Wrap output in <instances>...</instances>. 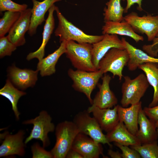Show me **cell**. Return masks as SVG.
<instances>
[{
	"label": "cell",
	"mask_w": 158,
	"mask_h": 158,
	"mask_svg": "<svg viewBox=\"0 0 158 158\" xmlns=\"http://www.w3.org/2000/svg\"><path fill=\"white\" fill-rule=\"evenodd\" d=\"M55 11L58 20V25L54 34L56 36L59 37L60 43L72 40L78 43L93 44L103 38V35H94L85 33L68 21L62 14L58 7L56 6Z\"/></svg>",
	"instance_id": "obj_1"
},
{
	"label": "cell",
	"mask_w": 158,
	"mask_h": 158,
	"mask_svg": "<svg viewBox=\"0 0 158 158\" xmlns=\"http://www.w3.org/2000/svg\"><path fill=\"white\" fill-rule=\"evenodd\" d=\"M92 44L89 43H78L72 40L66 41V57L77 70L87 71L97 70L92 61Z\"/></svg>",
	"instance_id": "obj_2"
},
{
	"label": "cell",
	"mask_w": 158,
	"mask_h": 158,
	"mask_svg": "<svg viewBox=\"0 0 158 158\" xmlns=\"http://www.w3.org/2000/svg\"><path fill=\"white\" fill-rule=\"evenodd\" d=\"M55 130L56 141L50 151L54 158H66L78 130L73 121H65L57 124Z\"/></svg>",
	"instance_id": "obj_3"
},
{
	"label": "cell",
	"mask_w": 158,
	"mask_h": 158,
	"mask_svg": "<svg viewBox=\"0 0 158 158\" xmlns=\"http://www.w3.org/2000/svg\"><path fill=\"white\" fill-rule=\"evenodd\" d=\"M121 86V106L127 107L129 105L138 103L144 95L150 84L145 74H140L132 79L128 76H124Z\"/></svg>",
	"instance_id": "obj_4"
},
{
	"label": "cell",
	"mask_w": 158,
	"mask_h": 158,
	"mask_svg": "<svg viewBox=\"0 0 158 158\" xmlns=\"http://www.w3.org/2000/svg\"><path fill=\"white\" fill-rule=\"evenodd\" d=\"M51 121L50 115L46 111L42 110L35 118L23 122V124L33 125L30 135L25 140V144H26L35 139L41 141L44 147L48 146L50 144L48 134L50 132H53L56 127Z\"/></svg>",
	"instance_id": "obj_5"
},
{
	"label": "cell",
	"mask_w": 158,
	"mask_h": 158,
	"mask_svg": "<svg viewBox=\"0 0 158 158\" xmlns=\"http://www.w3.org/2000/svg\"><path fill=\"white\" fill-rule=\"evenodd\" d=\"M68 74L73 81V87L75 90L84 93L92 105L93 100L91 95L97 85L100 78L104 74L100 70L94 71H87L69 69Z\"/></svg>",
	"instance_id": "obj_6"
},
{
	"label": "cell",
	"mask_w": 158,
	"mask_h": 158,
	"mask_svg": "<svg viewBox=\"0 0 158 158\" xmlns=\"http://www.w3.org/2000/svg\"><path fill=\"white\" fill-rule=\"evenodd\" d=\"M128 59V54L126 49L113 48L100 61L99 70L104 74L110 72L113 74V78L117 76L121 80L123 76V70L127 65Z\"/></svg>",
	"instance_id": "obj_7"
},
{
	"label": "cell",
	"mask_w": 158,
	"mask_h": 158,
	"mask_svg": "<svg viewBox=\"0 0 158 158\" xmlns=\"http://www.w3.org/2000/svg\"><path fill=\"white\" fill-rule=\"evenodd\" d=\"M90 114L87 110L78 113L74 116L73 121L79 133L88 136L97 143L107 144L112 147L97 121Z\"/></svg>",
	"instance_id": "obj_8"
},
{
	"label": "cell",
	"mask_w": 158,
	"mask_h": 158,
	"mask_svg": "<svg viewBox=\"0 0 158 158\" xmlns=\"http://www.w3.org/2000/svg\"><path fill=\"white\" fill-rule=\"evenodd\" d=\"M136 33L145 34L148 41H152L158 33V15H151L139 16L132 12L124 17Z\"/></svg>",
	"instance_id": "obj_9"
},
{
	"label": "cell",
	"mask_w": 158,
	"mask_h": 158,
	"mask_svg": "<svg viewBox=\"0 0 158 158\" xmlns=\"http://www.w3.org/2000/svg\"><path fill=\"white\" fill-rule=\"evenodd\" d=\"M100 41L92 44V61L93 65L99 70V63L105 54L111 48L126 49L123 42L115 34H106Z\"/></svg>",
	"instance_id": "obj_10"
},
{
	"label": "cell",
	"mask_w": 158,
	"mask_h": 158,
	"mask_svg": "<svg viewBox=\"0 0 158 158\" xmlns=\"http://www.w3.org/2000/svg\"><path fill=\"white\" fill-rule=\"evenodd\" d=\"M4 134V140L0 146V157L15 155L24 156L25 144L23 142L24 131L20 130L14 134L6 132Z\"/></svg>",
	"instance_id": "obj_11"
},
{
	"label": "cell",
	"mask_w": 158,
	"mask_h": 158,
	"mask_svg": "<svg viewBox=\"0 0 158 158\" xmlns=\"http://www.w3.org/2000/svg\"><path fill=\"white\" fill-rule=\"evenodd\" d=\"M71 148L78 151L83 158H98L103 154L101 143L96 142L90 137L80 133L74 139Z\"/></svg>",
	"instance_id": "obj_12"
},
{
	"label": "cell",
	"mask_w": 158,
	"mask_h": 158,
	"mask_svg": "<svg viewBox=\"0 0 158 158\" xmlns=\"http://www.w3.org/2000/svg\"><path fill=\"white\" fill-rule=\"evenodd\" d=\"M37 70L21 69L13 65L8 70V76L12 83L19 89L24 90L32 87L37 80Z\"/></svg>",
	"instance_id": "obj_13"
},
{
	"label": "cell",
	"mask_w": 158,
	"mask_h": 158,
	"mask_svg": "<svg viewBox=\"0 0 158 158\" xmlns=\"http://www.w3.org/2000/svg\"><path fill=\"white\" fill-rule=\"evenodd\" d=\"M31 16L30 8L20 12L19 18L7 36L10 41L17 47L22 46L25 43V35L29 29Z\"/></svg>",
	"instance_id": "obj_14"
},
{
	"label": "cell",
	"mask_w": 158,
	"mask_h": 158,
	"mask_svg": "<svg viewBox=\"0 0 158 158\" xmlns=\"http://www.w3.org/2000/svg\"><path fill=\"white\" fill-rule=\"evenodd\" d=\"M118 105L110 108L101 109L92 105L87 111L92 113L102 130L107 133L111 130L119 122L117 113Z\"/></svg>",
	"instance_id": "obj_15"
},
{
	"label": "cell",
	"mask_w": 158,
	"mask_h": 158,
	"mask_svg": "<svg viewBox=\"0 0 158 158\" xmlns=\"http://www.w3.org/2000/svg\"><path fill=\"white\" fill-rule=\"evenodd\" d=\"M102 79V83L97 85L99 91L93 99L92 105L101 109L111 108L118 103L117 98L110 89L109 83L111 77L105 73Z\"/></svg>",
	"instance_id": "obj_16"
},
{
	"label": "cell",
	"mask_w": 158,
	"mask_h": 158,
	"mask_svg": "<svg viewBox=\"0 0 158 158\" xmlns=\"http://www.w3.org/2000/svg\"><path fill=\"white\" fill-rule=\"evenodd\" d=\"M138 123L139 128L136 136L141 144L150 143L157 140L158 133L155 122L147 118L142 107L139 111Z\"/></svg>",
	"instance_id": "obj_17"
},
{
	"label": "cell",
	"mask_w": 158,
	"mask_h": 158,
	"mask_svg": "<svg viewBox=\"0 0 158 158\" xmlns=\"http://www.w3.org/2000/svg\"><path fill=\"white\" fill-rule=\"evenodd\" d=\"M62 0H44L39 1L32 0L33 6L31 9V22L28 34L32 36L36 34L38 27L45 20L44 16L47 12L56 2Z\"/></svg>",
	"instance_id": "obj_18"
},
{
	"label": "cell",
	"mask_w": 158,
	"mask_h": 158,
	"mask_svg": "<svg viewBox=\"0 0 158 158\" xmlns=\"http://www.w3.org/2000/svg\"><path fill=\"white\" fill-rule=\"evenodd\" d=\"M142 107V102L124 107L118 105L117 113L119 121L123 122L128 130L134 135L138 129V117L139 111Z\"/></svg>",
	"instance_id": "obj_19"
},
{
	"label": "cell",
	"mask_w": 158,
	"mask_h": 158,
	"mask_svg": "<svg viewBox=\"0 0 158 158\" xmlns=\"http://www.w3.org/2000/svg\"><path fill=\"white\" fill-rule=\"evenodd\" d=\"M106 135L110 143L114 142L127 146L141 145L137 137L130 133L121 121H119L111 130L107 133Z\"/></svg>",
	"instance_id": "obj_20"
},
{
	"label": "cell",
	"mask_w": 158,
	"mask_h": 158,
	"mask_svg": "<svg viewBox=\"0 0 158 158\" xmlns=\"http://www.w3.org/2000/svg\"><path fill=\"white\" fill-rule=\"evenodd\" d=\"M121 40L124 43L129 56L127 66L129 70H135L139 66L147 63H158V58L152 57L143 51L134 47L122 37Z\"/></svg>",
	"instance_id": "obj_21"
},
{
	"label": "cell",
	"mask_w": 158,
	"mask_h": 158,
	"mask_svg": "<svg viewBox=\"0 0 158 158\" xmlns=\"http://www.w3.org/2000/svg\"><path fill=\"white\" fill-rule=\"evenodd\" d=\"M104 23L102 29L103 35L126 36L132 38L137 43L144 40L143 37L135 32L130 25L124 20L121 22L107 21Z\"/></svg>",
	"instance_id": "obj_22"
},
{
	"label": "cell",
	"mask_w": 158,
	"mask_h": 158,
	"mask_svg": "<svg viewBox=\"0 0 158 158\" xmlns=\"http://www.w3.org/2000/svg\"><path fill=\"white\" fill-rule=\"evenodd\" d=\"M56 6L53 5L48 10V15L45 20L42 33V44L36 51L30 53L27 56L26 59L30 61L34 58H37L39 61L41 60L44 56L45 48L50 39L55 27V20L54 16Z\"/></svg>",
	"instance_id": "obj_23"
},
{
	"label": "cell",
	"mask_w": 158,
	"mask_h": 158,
	"mask_svg": "<svg viewBox=\"0 0 158 158\" xmlns=\"http://www.w3.org/2000/svg\"><path fill=\"white\" fill-rule=\"evenodd\" d=\"M66 41L60 43L59 47L54 51L39 61L37 70L42 77L51 75L56 72V65L60 56L66 52Z\"/></svg>",
	"instance_id": "obj_24"
},
{
	"label": "cell",
	"mask_w": 158,
	"mask_h": 158,
	"mask_svg": "<svg viewBox=\"0 0 158 158\" xmlns=\"http://www.w3.org/2000/svg\"><path fill=\"white\" fill-rule=\"evenodd\" d=\"M158 63H147L140 65L138 68L145 73L150 85L153 87L152 100L148 107H152L158 104Z\"/></svg>",
	"instance_id": "obj_25"
},
{
	"label": "cell",
	"mask_w": 158,
	"mask_h": 158,
	"mask_svg": "<svg viewBox=\"0 0 158 158\" xmlns=\"http://www.w3.org/2000/svg\"><path fill=\"white\" fill-rule=\"evenodd\" d=\"M26 94L16 88L8 78L6 80L4 86L0 90V95L7 99L11 103L12 109L17 120L19 119L20 114L18 110L17 104L20 98Z\"/></svg>",
	"instance_id": "obj_26"
},
{
	"label": "cell",
	"mask_w": 158,
	"mask_h": 158,
	"mask_svg": "<svg viewBox=\"0 0 158 158\" xmlns=\"http://www.w3.org/2000/svg\"><path fill=\"white\" fill-rule=\"evenodd\" d=\"M121 0H109L104 8V22H121L123 20L124 8L121 4Z\"/></svg>",
	"instance_id": "obj_27"
},
{
	"label": "cell",
	"mask_w": 158,
	"mask_h": 158,
	"mask_svg": "<svg viewBox=\"0 0 158 158\" xmlns=\"http://www.w3.org/2000/svg\"><path fill=\"white\" fill-rule=\"evenodd\" d=\"M20 13L9 11L5 12L0 19V37L4 36L18 20Z\"/></svg>",
	"instance_id": "obj_28"
},
{
	"label": "cell",
	"mask_w": 158,
	"mask_h": 158,
	"mask_svg": "<svg viewBox=\"0 0 158 158\" xmlns=\"http://www.w3.org/2000/svg\"><path fill=\"white\" fill-rule=\"evenodd\" d=\"M130 148L136 150L142 158H158L157 140L152 142L137 146H131Z\"/></svg>",
	"instance_id": "obj_29"
},
{
	"label": "cell",
	"mask_w": 158,
	"mask_h": 158,
	"mask_svg": "<svg viewBox=\"0 0 158 158\" xmlns=\"http://www.w3.org/2000/svg\"><path fill=\"white\" fill-rule=\"evenodd\" d=\"M28 5L25 4H19L11 0H0V11H9L21 12L27 9Z\"/></svg>",
	"instance_id": "obj_30"
},
{
	"label": "cell",
	"mask_w": 158,
	"mask_h": 158,
	"mask_svg": "<svg viewBox=\"0 0 158 158\" xmlns=\"http://www.w3.org/2000/svg\"><path fill=\"white\" fill-rule=\"evenodd\" d=\"M17 47L8 40L7 36L0 37V58L11 56Z\"/></svg>",
	"instance_id": "obj_31"
},
{
	"label": "cell",
	"mask_w": 158,
	"mask_h": 158,
	"mask_svg": "<svg viewBox=\"0 0 158 158\" xmlns=\"http://www.w3.org/2000/svg\"><path fill=\"white\" fill-rule=\"evenodd\" d=\"M36 142L31 146V151L33 158H54L51 151H48Z\"/></svg>",
	"instance_id": "obj_32"
},
{
	"label": "cell",
	"mask_w": 158,
	"mask_h": 158,
	"mask_svg": "<svg viewBox=\"0 0 158 158\" xmlns=\"http://www.w3.org/2000/svg\"><path fill=\"white\" fill-rule=\"evenodd\" d=\"M115 145L121 151L122 158H140L139 153L135 150L130 148L128 146L115 142Z\"/></svg>",
	"instance_id": "obj_33"
},
{
	"label": "cell",
	"mask_w": 158,
	"mask_h": 158,
	"mask_svg": "<svg viewBox=\"0 0 158 158\" xmlns=\"http://www.w3.org/2000/svg\"><path fill=\"white\" fill-rule=\"evenodd\" d=\"M152 41L151 44L144 45L142 49L150 55L157 57L158 55V33Z\"/></svg>",
	"instance_id": "obj_34"
},
{
	"label": "cell",
	"mask_w": 158,
	"mask_h": 158,
	"mask_svg": "<svg viewBox=\"0 0 158 158\" xmlns=\"http://www.w3.org/2000/svg\"><path fill=\"white\" fill-rule=\"evenodd\" d=\"M143 110L149 119L155 122L158 121V105L152 107H145Z\"/></svg>",
	"instance_id": "obj_35"
},
{
	"label": "cell",
	"mask_w": 158,
	"mask_h": 158,
	"mask_svg": "<svg viewBox=\"0 0 158 158\" xmlns=\"http://www.w3.org/2000/svg\"><path fill=\"white\" fill-rule=\"evenodd\" d=\"M123 1L125 0H123ZM127 4L124 8V13H127L131 7L135 4H137L138 6L137 9L139 11H142L143 9L142 7V0H126Z\"/></svg>",
	"instance_id": "obj_36"
},
{
	"label": "cell",
	"mask_w": 158,
	"mask_h": 158,
	"mask_svg": "<svg viewBox=\"0 0 158 158\" xmlns=\"http://www.w3.org/2000/svg\"><path fill=\"white\" fill-rule=\"evenodd\" d=\"M66 158H83V156L79 153L71 148L67 153Z\"/></svg>",
	"instance_id": "obj_37"
},
{
	"label": "cell",
	"mask_w": 158,
	"mask_h": 158,
	"mask_svg": "<svg viewBox=\"0 0 158 158\" xmlns=\"http://www.w3.org/2000/svg\"><path fill=\"white\" fill-rule=\"evenodd\" d=\"M108 154L112 158H122L121 153L118 151H114L109 149L108 150Z\"/></svg>",
	"instance_id": "obj_38"
},
{
	"label": "cell",
	"mask_w": 158,
	"mask_h": 158,
	"mask_svg": "<svg viewBox=\"0 0 158 158\" xmlns=\"http://www.w3.org/2000/svg\"><path fill=\"white\" fill-rule=\"evenodd\" d=\"M155 125L156 127L158 133V121L155 122Z\"/></svg>",
	"instance_id": "obj_39"
}]
</instances>
